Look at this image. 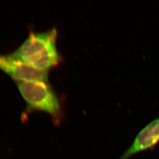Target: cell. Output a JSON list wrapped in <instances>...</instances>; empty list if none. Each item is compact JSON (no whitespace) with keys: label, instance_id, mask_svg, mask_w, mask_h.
Returning <instances> with one entry per match:
<instances>
[{"label":"cell","instance_id":"277c9868","mask_svg":"<svg viewBox=\"0 0 159 159\" xmlns=\"http://www.w3.org/2000/svg\"><path fill=\"white\" fill-rule=\"evenodd\" d=\"M159 142V117L140 131L120 159H129L133 155L150 148Z\"/></svg>","mask_w":159,"mask_h":159},{"label":"cell","instance_id":"3957f363","mask_svg":"<svg viewBox=\"0 0 159 159\" xmlns=\"http://www.w3.org/2000/svg\"><path fill=\"white\" fill-rule=\"evenodd\" d=\"M0 71L5 73L16 82H48V71L35 69L10 54H0Z\"/></svg>","mask_w":159,"mask_h":159},{"label":"cell","instance_id":"7a4b0ae2","mask_svg":"<svg viewBox=\"0 0 159 159\" xmlns=\"http://www.w3.org/2000/svg\"><path fill=\"white\" fill-rule=\"evenodd\" d=\"M18 91L27 104V113L34 111L49 114L56 125L63 119L61 105L57 94L48 82H16Z\"/></svg>","mask_w":159,"mask_h":159},{"label":"cell","instance_id":"6da1fadb","mask_svg":"<svg viewBox=\"0 0 159 159\" xmlns=\"http://www.w3.org/2000/svg\"><path fill=\"white\" fill-rule=\"evenodd\" d=\"M57 35L56 28L42 32L32 31L11 54L33 68L48 71L62 61L57 50Z\"/></svg>","mask_w":159,"mask_h":159}]
</instances>
